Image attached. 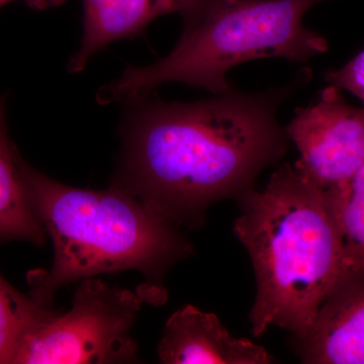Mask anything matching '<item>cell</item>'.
<instances>
[{
    "mask_svg": "<svg viewBox=\"0 0 364 364\" xmlns=\"http://www.w3.org/2000/svg\"><path fill=\"white\" fill-rule=\"evenodd\" d=\"M260 92L234 90L191 102L149 97L127 105L114 188L171 224L195 222L212 203L252 189L286 154L280 105L311 78Z\"/></svg>",
    "mask_w": 364,
    "mask_h": 364,
    "instance_id": "obj_1",
    "label": "cell"
},
{
    "mask_svg": "<svg viewBox=\"0 0 364 364\" xmlns=\"http://www.w3.org/2000/svg\"><path fill=\"white\" fill-rule=\"evenodd\" d=\"M240 198L234 232L255 272L253 335L277 326L303 340L342 280L341 240L325 191L284 164L262 191Z\"/></svg>",
    "mask_w": 364,
    "mask_h": 364,
    "instance_id": "obj_2",
    "label": "cell"
},
{
    "mask_svg": "<svg viewBox=\"0 0 364 364\" xmlns=\"http://www.w3.org/2000/svg\"><path fill=\"white\" fill-rule=\"evenodd\" d=\"M14 156L28 203L54 247L51 267L26 277L28 296L39 305L51 308L62 287L102 273L133 269L160 277L191 250L173 224L123 189L72 188L33 168L16 147Z\"/></svg>",
    "mask_w": 364,
    "mask_h": 364,
    "instance_id": "obj_3",
    "label": "cell"
},
{
    "mask_svg": "<svg viewBox=\"0 0 364 364\" xmlns=\"http://www.w3.org/2000/svg\"><path fill=\"white\" fill-rule=\"evenodd\" d=\"M325 0H208L184 26L168 56L152 65L127 67L119 78L100 88V105L127 107L150 97L165 83H184L213 95L228 92L230 69L251 60L277 57L305 63L327 51L320 33L303 20Z\"/></svg>",
    "mask_w": 364,
    "mask_h": 364,
    "instance_id": "obj_4",
    "label": "cell"
},
{
    "mask_svg": "<svg viewBox=\"0 0 364 364\" xmlns=\"http://www.w3.org/2000/svg\"><path fill=\"white\" fill-rule=\"evenodd\" d=\"M160 287L114 289L95 277L81 280L69 312L28 335L14 364L127 363L136 359L131 330L142 306L162 303Z\"/></svg>",
    "mask_w": 364,
    "mask_h": 364,
    "instance_id": "obj_5",
    "label": "cell"
},
{
    "mask_svg": "<svg viewBox=\"0 0 364 364\" xmlns=\"http://www.w3.org/2000/svg\"><path fill=\"white\" fill-rule=\"evenodd\" d=\"M286 131L301 154L294 168L322 191L342 188L364 164V109L349 105L337 86L296 109Z\"/></svg>",
    "mask_w": 364,
    "mask_h": 364,
    "instance_id": "obj_6",
    "label": "cell"
},
{
    "mask_svg": "<svg viewBox=\"0 0 364 364\" xmlns=\"http://www.w3.org/2000/svg\"><path fill=\"white\" fill-rule=\"evenodd\" d=\"M165 364H269L273 358L262 346L234 338L214 314L188 305L172 314L158 345Z\"/></svg>",
    "mask_w": 364,
    "mask_h": 364,
    "instance_id": "obj_7",
    "label": "cell"
},
{
    "mask_svg": "<svg viewBox=\"0 0 364 364\" xmlns=\"http://www.w3.org/2000/svg\"><path fill=\"white\" fill-rule=\"evenodd\" d=\"M298 343L303 363L364 364V273L332 291Z\"/></svg>",
    "mask_w": 364,
    "mask_h": 364,
    "instance_id": "obj_8",
    "label": "cell"
},
{
    "mask_svg": "<svg viewBox=\"0 0 364 364\" xmlns=\"http://www.w3.org/2000/svg\"><path fill=\"white\" fill-rule=\"evenodd\" d=\"M81 46L67 64L69 73L85 70L91 57L122 39H132L165 14L179 11L176 0H83Z\"/></svg>",
    "mask_w": 364,
    "mask_h": 364,
    "instance_id": "obj_9",
    "label": "cell"
},
{
    "mask_svg": "<svg viewBox=\"0 0 364 364\" xmlns=\"http://www.w3.org/2000/svg\"><path fill=\"white\" fill-rule=\"evenodd\" d=\"M6 102L0 93V242L28 241L43 245L44 228L36 217L16 167V146L9 141Z\"/></svg>",
    "mask_w": 364,
    "mask_h": 364,
    "instance_id": "obj_10",
    "label": "cell"
},
{
    "mask_svg": "<svg viewBox=\"0 0 364 364\" xmlns=\"http://www.w3.org/2000/svg\"><path fill=\"white\" fill-rule=\"evenodd\" d=\"M325 193L341 240L342 282L364 273V164L342 188Z\"/></svg>",
    "mask_w": 364,
    "mask_h": 364,
    "instance_id": "obj_11",
    "label": "cell"
},
{
    "mask_svg": "<svg viewBox=\"0 0 364 364\" xmlns=\"http://www.w3.org/2000/svg\"><path fill=\"white\" fill-rule=\"evenodd\" d=\"M60 314L21 294L0 274V364H14L23 340Z\"/></svg>",
    "mask_w": 364,
    "mask_h": 364,
    "instance_id": "obj_12",
    "label": "cell"
},
{
    "mask_svg": "<svg viewBox=\"0 0 364 364\" xmlns=\"http://www.w3.org/2000/svg\"><path fill=\"white\" fill-rule=\"evenodd\" d=\"M325 79L329 85L350 91L364 104V49L346 65L328 71Z\"/></svg>",
    "mask_w": 364,
    "mask_h": 364,
    "instance_id": "obj_13",
    "label": "cell"
},
{
    "mask_svg": "<svg viewBox=\"0 0 364 364\" xmlns=\"http://www.w3.org/2000/svg\"><path fill=\"white\" fill-rule=\"evenodd\" d=\"M179 11L183 18L184 26L188 25L207 4L208 0H176Z\"/></svg>",
    "mask_w": 364,
    "mask_h": 364,
    "instance_id": "obj_14",
    "label": "cell"
},
{
    "mask_svg": "<svg viewBox=\"0 0 364 364\" xmlns=\"http://www.w3.org/2000/svg\"><path fill=\"white\" fill-rule=\"evenodd\" d=\"M11 1L14 0H0V9ZM65 1L66 0H25L26 4L36 11H44L51 7L59 6Z\"/></svg>",
    "mask_w": 364,
    "mask_h": 364,
    "instance_id": "obj_15",
    "label": "cell"
}]
</instances>
